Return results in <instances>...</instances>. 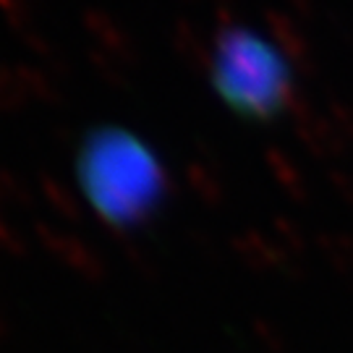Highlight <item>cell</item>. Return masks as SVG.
<instances>
[{
  "label": "cell",
  "mask_w": 353,
  "mask_h": 353,
  "mask_svg": "<svg viewBox=\"0 0 353 353\" xmlns=\"http://www.w3.org/2000/svg\"><path fill=\"white\" fill-rule=\"evenodd\" d=\"M74 173L89 210L118 233L150 228L170 199V173L160 152L126 126L87 128L76 147Z\"/></svg>",
  "instance_id": "6da1fadb"
},
{
  "label": "cell",
  "mask_w": 353,
  "mask_h": 353,
  "mask_svg": "<svg viewBox=\"0 0 353 353\" xmlns=\"http://www.w3.org/2000/svg\"><path fill=\"white\" fill-rule=\"evenodd\" d=\"M210 84L239 121L270 126L296 108L288 52L246 24L217 29L210 48Z\"/></svg>",
  "instance_id": "7a4b0ae2"
}]
</instances>
